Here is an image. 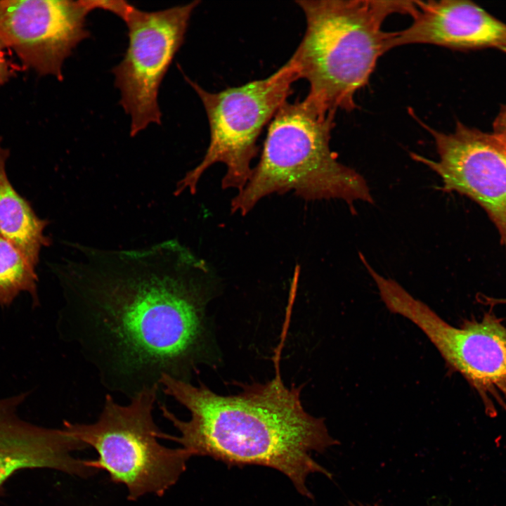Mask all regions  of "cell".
Segmentation results:
<instances>
[{"instance_id":"cell-1","label":"cell","mask_w":506,"mask_h":506,"mask_svg":"<svg viewBox=\"0 0 506 506\" xmlns=\"http://www.w3.org/2000/svg\"><path fill=\"white\" fill-rule=\"evenodd\" d=\"M57 268L65 297L66 337L105 389L132 398L180 379L202 330L208 263L176 239L105 249L72 243Z\"/></svg>"},{"instance_id":"cell-2","label":"cell","mask_w":506,"mask_h":506,"mask_svg":"<svg viewBox=\"0 0 506 506\" xmlns=\"http://www.w3.org/2000/svg\"><path fill=\"white\" fill-rule=\"evenodd\" d=\"M276 368L271 381L247 386L231 396L163 374L160 380L162 391L183 406L190 418L182 420L160 404L162 416L180 436L161 432L160 438L179 443L193 456H209L229 466L275 469L301 495L313 499L306 486L308 476L318 473L330 479L332 474L312 455L339 442L330 436L323 418L306 412L301 389L286 387Z\"/></svg>"},{"instance_id":"cell-3","label":"cell","mask_w":506,"mask_h":506,"mask_svg":"<svg viewBox=\"0 0 506 506\" xmlns=\"http://www.w3.org/2000/svg\"><path fill=\"white\" fill-rule=\"evenodd\" d=\"M304 13V37L290 59L299 79L309 84L306 98L320 112L335 117L356 108L377 60L392 48L394 32L382 29L395 13L415 11V1L297 0Z\"/></svg>"},{"instance_id":"cell-4","label":"cell","mask_w":506,"mask_h":506,"mask_svg":"<svg viewBox=\"0 0 506 506\" xmlns=\"http://www.w3.org/2000/svg\"><path fill=\"white\" fill-rule=\"evenodd\" d=\"M334 119L306 98L286 100L269 122L259 161L232 199L231 212L245 215L262 198L289 191L305 200L373 203L363 176L339 162L330 149Z\"/></svg>"},{"instance_id":"cell-5","label":"cell","mask_w":506,"mask_h":506,"mask_svg":"<svg viewBox=\"0 0 506 506\" xmlns=\"http://www.w3.org/2000/svg\"><path fill=\"white\" fill-rule=\"evenodd\" d=\"M160 388L143 389L126 405L108 394L95 422H63L71 435L96 450L98 458L91 464L107 472L112 482L124 485L129 500L148 493L163 495L193 456L183 448H167L157 441L161 431L153 413Z\"/></svg>"},{"instance_id":"cell-6","label":"cell","mask_w":506,"mask_h":506,"mask_svg":"<svg viewBox=\"0 0 506 506\" xmlns=\"http://www.w3.org/2000/svg\"><path fill=\"white\" fill-rule=\"evenodd\" d=\"M186 79L205 108L210 141L202 161L178 182L174 193L188 190L194 194L203 174L216 163L226 168L222 188L238 192L251 176V163L258 153L257 138L292 93V84L299 79L298 71L290 58L268 77L216 93Z\"/></svg>"},{"instance_id":"cell-7","label":"cell","mask_w":506,"mask_h":506,"mask_svg":"<svg viewBox=\"0 0 506 506\" xmlns=\"http://www.w3.org/2000/svg\"><path fill=\"white\" fill-rule=\"evenodd\" d=\"M375 283L388 310L423 332L448 370L476 391L488 416L497 415V406L506 412V327L495 314L487 312L455 327L396 281L379 275Z\"/></svg>"},{"instance_id":"cell-8","label":"cell","mask_w":506,"mask_h":506,"mask_svg":"<svg viewBox=\"0 0 506 506\" xmlns=\"http://www.w3.org/2000/svg\"><path fill=\"white\" fill-rule=\"evenodd\" d=\"M199 1L157 11L133 6L124 20L129 44L122 60L112 69L120 104L131 117L130 135L150 124H161L158 91L183 44L191 15Z\"/></svg>"},{"instance_id":"cell-9","label":"cell","mask_w":506,"mask_h":506,"mask_svg":"<svg viewBox=\"0 0 506 506\" xmlns=\"http://www.w3.org/2000/svg\"><path fill=\"white\" fill-rule=\"evenodd\" d=\"M420 123L434 140L439 160L410 153L441 179L444 192L467 195L488 214L498 230L506 251V148L493 134L458 122L443 133Z\"/></svg>"},{"instance_id":"cell-10","label":"cell","mask_w":506,"mask_h":506,"mask_svg":"<svg viewBox=\"0 0 506 506\" xmlns=\"http://www.w3.org/2000/svg\"><path fill=\"white\" fill-rule=\"evenodd\" d=\"M87 1L1 0L0 39L22 67L63 80V65L89 37Z\"/></svg>"},{"instance_id":"cell-11","label":"cell","mask_w":506,"mask_h":506,"mask_svg":"<svg viewBox=\"0 0 506 506\" xmlns=\"http://www.w3.org/2000/svg\"><path fill=\"white\" fill-rule=\"evenodd\" d=\"M27 396L0 398V498L7 481L21 470L51 469L82 478L96 473L89 460L72 456L88 447L64 427H40L19 415Z\"/></svg>"},{"instance_id":"cell-12","label":"cell","mask_w":506,"mask_h":506,"mask_svg":"<svg viewBox=\"0 0 506 506\" xmlns=\"http://www.w3.org/2000/svg\"><path fill=\"white\" fill-rule=\"evenodd\" d=\"M413 22L394 32L392 48L427 44L453 49L493 48L506 52V24L473 2L415 1Z\"/></svg>"},{"instance_id":"cell-13","label":"cell","mask_w":506,"mask_h":506,"mask_svg":"<svg viewBox=\"0 0 506 506\" xmlns=\"http://www.w3.org/2000/svg\"><path fill=\"white\" fill-rule=\"evenodd\" d=\"M8 156L9 150L2 147L0 137V236L36 268L41 249L51 243L44 233L49 222L37 215L11 183L6 169Z\"/></svg>"},{"instance_id":"cell-14","label":"cell","mask_w":506,"mask_h":506,"mask_svg":"<svg viewBox=\"0 0 506 506\" xmlns=\"http://www.w3.org/2000/svg\"><path fill=\"white\" fill-rule=\"evenodd\" d=\"M37 275L25 257L0 236V306H10L21 292L30 294L39 305Z\"/></svg>"},{"instance_id":"cell-15","label":"cell","mask_w":506,"mask_h":506,"mask_svg":"<svg viewBox=\"0 0 506 506\" xmlns=\"http://www.w3.org/2000/svg\"><path fill=\"white\" fill-rule=\"evenodd\" d=\"M87 3L91 10L96 8L110 11L121 18L123 20L126 18L133 6L124 1H90Z\"/></svg>"},{"instance_id":"cell-16","label":"cell","mask_w":506,"mask_h":506,"mask_svg":"<svg viewBox=\"0 0 506 506\" xmlns=\"http://www.w3.org/2000/svg\"><path fill=\"white\" fill-rule=\"evenodd\" d=\"M6 46L0 39V86L5 84L15 77L20 67L7 58Z\"/></svg>"},{"instance_id":"cell-17","label":"cell","mask_w":506,"mask_h":506,"mask_svg":"<svg viewBox=\"0 0 506 506\" xmlns=\"http://www.w3.org/2000/svg\"><path fill=\"white\" fill-rule=\"evenodd\" d=\"M496 137L506 141V106L504 107L493 123V133Z\"/></svg>"},{"instance_id":"cell-18","label":"cell","mask_w":506,"mask_h":506,"mask_svg":"<svg viewBox=\"0 0 506 506\" xmlns=\"http://www.w3.org/2000/svg\"><path fill=\"white\" fill-rule=\"evenodd\" d=\"M486 299L487 300V303L488 304H506V299H494L486 297Z\"/></svg>"},{"instance_id":"cell-19","label":"cell","mask_w":506,"mask_h":506,"mask_svg":"<svg viewBox=\"0 0 506 506\" xmlns=\"http://www.w3.org/2000/svg\"><path fill=\"white\" fill-rule=\"evenodd\" d=\"M345 506H382L378 504H365L359 502H350Z\"/></svg>"},{"instance_id":"cell-20","label":"cell","mask_w":506,"mask_h":506,"mask_svg":"<svg viewBox=\"0 0 506 506\" xmlns=\"http://www.w3.org/2000/svg\"><path fill=\"white\" fill-rule=\"evenodd\" d=\"M497 138H498V137H497ZM498 139L501 141V143L503 144V145H504L505 148H506V141L501 140V139H500V138H498Z\"/></svg>"}]
</instances>
